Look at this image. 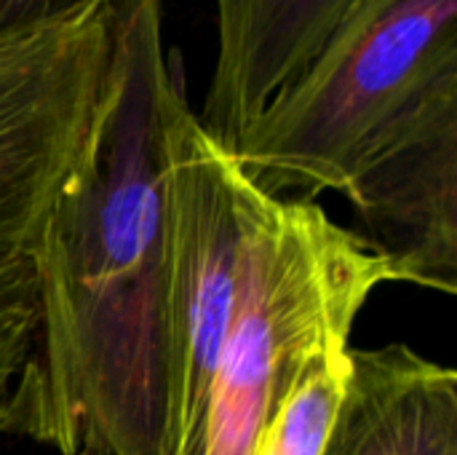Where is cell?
Instances as JSON below:
<instances>
[{"label": "cell", "mask_w": 457, "mask_h": 455, "mask_svg": "<svg viewBox=\"0 0 457 455\" xmlns=\"http://www.w3.org/2000/svg\"><path fill=\"white\" fill-rule=\"evenodd\" d=\"M359 0H214L217 59L198 115L228 153Z\"/></svg>", "instance_id": "obj_7"}, {"label": "cell", "mask_w": 457, "mask_h": 455, "mask_svg": "<svg viewBox=\"0 0 457 455\" xmlns=\"http://www.w3.org/2000/svg\"><path fill=\"white\" fill-rule=\"evenodd\" d=\"M112 0H0V48L78 21Z\"/></svg>", "instance_id": "obj_11"}, {"label": "cell", "mask_w": 457, "mask_h": 455, "mask_svg": "<svg viewBox=\"0 0 457 455\" xmlns=\"http://www.w3.org/2000/svg\"><path fill=\"white\" fill-rule=\"evenodd\" d=\"M37 330V282L29 257L0 260V437H8V408L32 354Z\"/></svg>", "instance_id": "obj_10"}, {"label": "cell", "mask_w": 457, "mask_h": 455, "mask_svg": "<svg viewBox=\"0 0 457 455\" xmlns=\"http://www.w3.org/2000/svg\"><path fill=\"white\" fill-rule=\"evenodd\" d=\"M348 349L351 338H332L319 346L252 455H321L345 392Z\"/></svg>", "instance_id": "obj_9"}, {"label": "cell", "mask_w": 457, "mask_h": 455, "mask_svg": "<svg viewBox=\"0 0 457 455\" xmlns=\"http://www.w3.org/2000/svg\"><path fill=\"white\" fill-rule=\"evenodd\" d=\"M394 282L457 292V102L428 115L343 193Z\"/></svg>", "instance_id": "obj_6"}, {"label": "cell", "mask_w": 457, "mask_h": 455, "mask_svg": "<svg viewBox=\"0 0 457 455\" xmlns=\"http://www.w3.org/2000/svg\"><path fill=\"white\" fill-rule=\"evenodd\" d=\"M321 455H457V375L407 343L348 349Z\"/></svg>", "instance_id": "obj_8"}, {"label": "cell", "mask_w": 457, "mask_h": 455, "mask_svg": "<svg viewBox=\"0 0 457 455\" xmlns=\"http://www.w3.org/2000/svg\"><path fill=\"white\" fill-rule=\"evenodd\" d=\"M457 102V0H359L233 147L265 193H345L428 115Z\"/></svg>", "instance_id": "obj_2"}, {"label": "cell", "mask_w": 457, "mask_h": 455, "mask_svg": "<svg viewBox=\"0 0 457 455\" xmlns=\"http://www.w3.org/2000/svg\"><path fill=\"white\" fill-rule=\"evenodd\" d=\"M163 182L169 231L163 455H193L236 316L254 185L198 123L182 67L163 107Z\"/></svg>", "instance_id": "obj_4"}, {"label": "cell", "mask_w": 457, "mask_h": 455, "mask_svg": "<svg viewBox=\"0 0 457 455\" xmlns=\"http://www.w3.org/2000/svg\"><path fill=\"white\" fill-rule=\"evenodd\" d=\"M112 48V5L0 48V260L37 247L94 134Z\"/></svg>", "instance_id": "obj_5"}, {"label": "cell", "mask_w": 457, "mask_h": 455, "mask_svg": "<svg viewBox=\"0 0 457 455\" xmlns=\"http://www.w3.org/2000/svg\"><path fill=\"white\" fill-rule=\"evenodd\" d=\"M391 282L386 260L316 201L254 185L236 316L193 455L254 453L319 346L351 338L372 292Z\"/></svg>", "instance_id": "obj_3"}, {"label": "cell", "mask_w": 457, "mask_h": 455, "mask_svg": "<svg viewBox=\"0 0 457 455\" xmlns=\"http://www.w3.org/2000/svg\"><path fill=\"white\" fill-rule=\"evenodd\" d=\"M75 455H104V453H99V451H91V448H86V451H78Z\"/></svg>", "instance_id": "obj_12"}, {"label": "cell", "mask_w": 457, "mask_h": 455, "mask_svg": "<svg viewBox=\"0 0 457 455\" xmlns=\"http://www.w3.org/2000/svg\"><path fill=\"white\" fill-rule=\"evenodd\" d=\"M112 70L88 147L37 247L32 354L8 434L56 455H163L169 231L163 107L182 59L163 0H112Z\"/></svg>", "instance_id": "obj_1"}]
</instances>
